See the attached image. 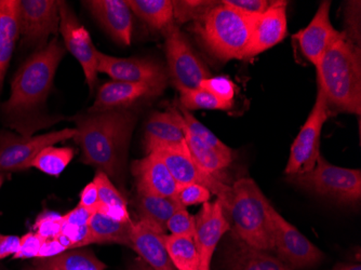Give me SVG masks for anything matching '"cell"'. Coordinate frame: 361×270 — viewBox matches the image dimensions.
I'll list each match as a JSON object with an SVG mask.
<instances>
[{
  "label": "cell",
  "instance_id": "1",
  "mask_svg": "<svg viewBox=\"0 0 361 270\" xmlns=\"http://www.w3.org/2000/svg\"><path fill=\"white\" fill-rule=\"evenodd\" d=\"M65 52L58 39L51 40L22 65L12 80L11 95L0 109L10 127L24 137H32L37 130L54 123L42 113Z\"/></svg>",
  "mask_w": 361,
  "mask_h": 270
},
{
  "label": "cell",
  "instance_id": "2",
  "mask_svg": "<svg viewBox=\"0 0 361 270\" xmlns=\"http://www.w3.org/2000/svg\"><path fill=\"white\" fill-rule=\"evenodd\" d=\"M74 141L82 150L81 161L95 166L109 178L121 180L125 173L128 147L137 116L129 109L76 116Z\"/></svg>",
  "mask_w": 361,
  "mask_h": 270
},
{
  "label": "cell",
  "instance_id": "3",
  "mask_svg": "<svg viewBox=\"0 0 361 270\" xmlns=\"http://www.w3.org/2000/svg\"><path fill=\"white\" fill-rule=\"evenodd\" d=\"M317 68L318 86L329 111L361 113L360 48L344 35L322 56Z\"/></svg>",
  "mask_w": 361,
  "mask_h": 270
},
{
  "label": "cell",
  "instance_id": "4",
  "mask_svg": "<svg viewBox=\"0 0 361 270\" xmlns=\"http://www.w3.org/2000/svg\"><path fill=\"white\" fill-rule=\"evenodd\" d=\"M271 207L252 178L237 180L226 210L232 217L237 238L255 249L274 251Z\"/></svg>",
  "mask_w": 361,
  "mask_h": 270
},
{
  "label": "cell",
  "instance_id": "5",
  "mask_svg": "<svg viewBox=\"0 0 361 270\" xmlns=\"http://www.w3.org/2000/svg\"><path fill=\"white\" fill-rule=\"evenodd\" d=\"M253 18L243 16L219 1L216 7L194 21L192 32L219 60H243L250 44Z\"/></svg>",
  "mask_w": 361,
  "mask_h": 270
},
{
  "label": "cell",
  "instance_id": "6",
  "mask_svg": "<svg viewBox=\"0 0 361 270\" xmlns=\"http://www.w3.org/2000/svg\"><path fill=\"white\" fill-rule=\"evenodd\" d=\"M287 180L303 190L342 204H357L360 201V170L334 166L322 155L312 171L288 176Z\"/></svg>",
  "mask_w": 361,
  "mask_h": 270
},
{
  "label": "cell",
  "instance_id": "7",
  "mask_svg": "<svg viewBox=\"0 0 361 270\" xmlns=\"http://www.w3.org/2000/svg\"><path fill=\"white\" fill-rule=\"evenodd\" d=\"M162 32L165 36L168 70L174 87L180 93L200 88L204 79L210 78V70L198 58L176 22Z\"/></svg>",
  "mask_w": 361,
  "mask_h": 270
},
{
  "label": "cell",
  "instance_id": "8",
  "mask_svg": "<svg viewBox=\"0 0 361 270\" xmlns=\"http://www.w3.org/2000/svg\"><path fill=\"white\" fill-rule=\"evenodd\" d=\"M329 117L330 111L328 109L326 97L322 89L318 86L315 105L301 131L292 143L289 160L285 170L287 176L306 173L315 168L318 157L322 155L320 137L322 128Z\"/></svg>",
  "mask_w": 361,
  "mask_h": 270
},
{
  "label": "cell",
  "instance_id": "9",
  "mask_svg": "<svg viewBox=\"0 0 361 270\" xmlns=\"http://www.w3.org/2000/svg\"><path fill=\"white\" fill-rule=\"evenodd\" d=\"M76 132V128H65L60 131L36 137L0 132V172L20 171L32 168V162L44 148L74 139Z\"/></svg>",
  "mask_w": 361,
  "mask_h": 270
},
{
  "label": "cell",
  "instance_id": "10",
  "mask_svg": "<svg viewBox=\"0 0 361 270\" xmlns=\"http://www.w3.org/2000/svg\"><path fill=\"white\" fill-rule=\"evenodd\" d=\"M273 221L274 251L290 269H305L319 265L324 254L302 235L297 227L290 224L273 206L271 207Z\"/></svg>",
  "mask_w": 361,
  "mask_h": 270
},
{
  "label": "cell",
  "instance_id": "11",
  "mask_svg": "<svg viewBox=\"0 0 361 270\" xmlns=\"http://www.w3.org/2000/svg\"><path fill=\"white\" fill-rule=\"evenodd\" d=\"M20 35L28 47L38 50L48 44V38L60 27L59 1L54 0H20Z\"/></svg>",
  "mask_w": 361,
  "mask_h": 270
},
{
  "label": "cell",
  "instance_id": "12",
  "mask_svg": "<svg viewBox=\"0 0 361 270\" xmlns=\"http://www.w3.org/2000/svg\"><path fill=\"white\" fill-rule=\"evenodd\" d=\"M97 73L109 75L114 81L145 83L164 91L167 86L168 74L155 61L140 58H115L97 50Z\"/></svg>",
  "mask_w": 361,
  "mask_h": 270
},
{
  "label": "cell",
  "instance_id": "13",
  "mask_svg": "<svg viewBox=\"0 0 361 270\" xmlns=\"http://www.w3.org/2000/svg\"><path fill=\"white\" fill-rule=\"evenodd\" d=\"M60 30L65 47L78 61L84 70L87 85L91 92L97 82V49L93 46L90 34L81 25L74 11L65 1H59Z\"/></svg>",
  "mask_w": 361,
  "mask_h": 270
},
{
  "label": "cell",
  "instance_id": "14",
  "mask_svg": "<svg viewBox=\"0 0 361 270\" xmlns=\"http://www.w3.org/2000/svg\"><path fill=\"white\" fill-rule=\"evenodd\" d=\"M167 166L172 178L178 186L186 184H200L208 188L222 202L224 210L228 208L232 186L212 176H207L195 164L188 154L186 145L178 148H167L154 152Z\"/></svg>",
  "mask_w": 361,
  "mask_h": 270
},
{
  "label": "cell",
  "instance_id": "15",
  "mask_svg": "<svg viewBox=\"0 0 361 270\" xmlns=\"http://www.w3.org/2000/svg\"><path fill=\"white\" fill-rule=\"evenodd\" d=\"M231 229L224 207L219 199L202 204L195 216L194 241L200 259V269H209L216 245L226 231Z\"/></svg>",
  "mask_w": 361,
  "mask_h": 270
},
{
  "label": "cell",
  "instance_id": "16",
  "mask_svg": "<svg viewBox=\"0 0 361 270\" xmlns=\"http://www.w3.org/2000/svg\"><path fill=\"white\" fill-rule=\"evenodd\" d=\"M331 4L330 0L322 1L310 23L293 35L304 56L315 66L319 64L332 44L344 35V32L336 30L330 21Z\"/></svg>",
  "mask_w": 361,
  "mask_h": 270
},
{
  "label": "cell",
  "instance_id": "17",
  "mask_svg": "<svg viewBox=\"0 0 361 270\" xmlns=\"http://www.w3.org/2000/svg\"><path fill=\"white\" fill-rule=\"evenodd\" d=\"M287 1H271L264 13L253 18L250 44L245 59L257 56L283 42L287 36Z\"/></svg>",
  "mask_w": 361,
  "mask_h": 270
},
{
  "label": "cell",
  "instance_id": "18",
  "mask_svg": "<svg viewBox=\"0 0 361 270\" xmlns=\"http://www.w3.org/2000/svg\"><path fill=\"white\" fill-rule=\"evenodd\" d=\"M85 4L117 44L123 47L131 44L133 11L125 0H90Z\"/></svg>",
  "mask_w": 361,
  "mask_h": 270
},
{
  "label": "cell",
  "instance_id": "19",
  "mask_svg": "<svg viewBox=\"0 0 361 270\" xmlns=\"http://www.w3.org/2000/svg\"><path fill=\"white\" fill-rule=\"evenodd\" d=\"M184 145L185 132L178 109L171 107L169 111L154 113L145 128V148L147 154Z\"/></svg>",
  "mask_w": 361,
  "mask_h": 270
},
{
  "label": "cell",
  "instance_id": "20",
  "mask_svg": "<svg viewBox=\"0 0 361 270\" xmlns=\"http://www.w3.org/2000/svg\"><path fill=\"white\" fill-rule=\"evenodd\" d=\"M162 91L145 83L123 82L111 81L101 87L97 92L94 104L89 113L127 109L141 99H151L161 94Z\"/></svg>",
  "mask_w": 361,
  "mask_h": 270
},
{
  "label": "cell",
  "instance_id": "21",
  "mask_svg": "<svg viewBox=\"0 0 361 270\" xmlns=\"http://www.w3.org/2000/svg\"><path fill=\"white\" fill-rule=\"evenodd\" d=\"M165 231L139 219L133 223V250L153 270H176L166 247Z\"/></svg>",
  "mask_w": 361,
  "mask_h": 270
},
{
  "label": "cell",
  "instance_id": "22",
  "mask_svg": "<svg viewBox=\"0 0 361 270\" xmlns=\"http://www.w3.org/2000/svg\"><path fill=\"white\" fill-rule=\"evenodd\" d=\"M131 171L137 180L139 194L176 197L178 185L156 154H147L143 159L133 162Z\"/></svg>",
  "mask_w": 361,
  "mask_h": 270
},
{
  "label": "cell",
  "instance_id": "23",
  "mask_svg": "<svg viewBox=\"0 0 361 270\" xmlns=\"http://www.w3.org/2000/svg\"><path fill=\"white\" fill-rule=\"evenodd\" d=\"M19 36V1L0 0V92Z\"/></svg>",
  "mask_w": 361,
  "mask_h": 270
},
{
  "label": "cell",
  "instance_id": "24",
  "mask_svg": "<svg viewBox=\"0 0 361 270\" xmlns=\"http://www.w3.org/2000/svg\"><path fill=\"white\" fill-rule=\"evenodd\" d=\"M227 270H292L269 252L255 249L239 240L226 255Z\"/></svg>",
  "mask_w": 361,
  "mask_h": 270
},
{
  "label": "cell",
  "instance_id": "25",
  "mask_svg": "<svg viewBox=\"0 0 361 270\" xmlns=\"http://www.w3.org/2000/svg\"><path fill=\"white\" fill-rule=\"evenodd\" d=\"M92 243L97 245H125L133 249L131 233H133V221H117L100 212H95L89 222Z\"/></svg>",
  "mask_w": 361,
  "mask_h": 270
},
{
  "label": "cell",
  "instance_id": "26",
  "mask_svg": "<svg viewBox=\"0 0 361 270\" xmlns=\"http://www.w3.org/2000/svg\"><path fill=\"white\" fill-rule=\"evenodd\" d=\"M184 132H185L186 148L196 166L207 176L224 182V172L229 164H232V158L225 157L216 149H213L204 142L195 137L185 129Z\"/></svg>",
  "mask_w": 361,
  "mask_h": 270
},
{
  "label": "cell",
  "instance_id": "27",
  "mask_svg": "<svg viewBox=\"0 0 361 270\" xmlns=\"http://www.w3.org/2000/svg\"><path fill=\"white\" fill-rule=\"evenodd\" d=\"M180 207V204L176 197L137 192V208L140 219L165 233L168 221Z\"/></svg>",
  "mask_w": 361,
  "mask_h": 270
},
{
  "label": "cell",
  "instance_id": "28",
  "mask_svg": "<svg viewBox=\"0 0 361 270\" xmlns=\"http://www.w3.org/2000/svg\"><path fill=\"white\" fill-rule=\"evenodd\" d=\"M106 265L91 251H65L48 259H35L26 270H105Z\"/></svg>",
  "mask_w": 361,
  "mask_h": 270
},
{
  "label": "cell",
  "instance_id": "29",
  "mask_svg": "<svg viewBox=\"0 0 361 270\" xmlns=\"http://www.w3.org/2000/svg\"><path fill=\"white\" fill-rule=\"evenodd\" d=\"M93 183L97 186L99 201H100L97 212L102 213L106 216L117 221H123V222L131 221L128 212L127 201L115 188L111 178L103 172L97 171Z\"/></svg>",
  "mask_w": 361,
  "mask_h": 270
},
{
  "label": "cell",
  "instance_id": "30",
  "mask_svg": "<svg viewBox=\"0 0 361 270\" xmlns=\"http://www.w3.org/2000/svg\"><path fill=\"white\" fill-rule=\"evenodd\" d=\"M130 10L152 28L164 30L174 23L171 0H127Z\"/></svg>",
  "mask_w": 361,
  "mask_h": 270
},
{
  "label": "cell",
  "instance_id": "31",
  "mask_svg": "<svg viewBox=\"0 0 361 270\" xmlns=\"http://www.w3.org/2000/svg\"><path fill=\"white\" fill-rule=\"evenodd\" d=\"M168 254L176 270H200V259L194 238L184 235H166Z\"/></svg>",
  "mask_w": 361,
  "mask_h": 270
},
{
  "label": "cell",
  "instance_id": "32",
  "mask_svg": "<svg viewBox=\"0 0 361 270\" xmlns=\"http://www.w3.org/2000/svg\"><path fill=\"white\" fill-rule=\"evenodd\" d=\"M74 155L75 152L73 148L49 146L44 148L36 156L35 159L32 162V168H38L39 171L48 176H58L70 164Z\"/></svg>",
  "mask_w": 361,
  "mask_h": 270
},
{
  "label": "cell",
  "instance_id": "33",
  "mask_svg": "<svg viewBox=\"0 0 361 270\" xmlns=\"http://www.w3.org/2000/svg\"><path fill=\"white\" fill-rule=\"evenodd\" d=\"M180 116H182V125L186 131L190 132L197 139L204 142L207 145L210 146L213 149H216L219 153L224 155L225 157L232 158L233 152L228 146L225 145L219 137H216L212 131L208 129L206 125H202L200 121H197L196 118L190 113V111L178 106Z\"/></svg>",
  "mask_w": 361,
  "mask_h": 270
},
{
  "label": "cell",
  "instance_id": "34",
  "mask_svg": "<svg viewBox=\"0 0 361 270\" xmlns=\"http://www.w3.org/2000/svg\"><path fill=\"white\" fill-rule=\"evenodd\" d=\"M180 106L188 111H196V109L228 111L233 107L232 105L222 102L208 91L200 88L180 93Z\"/></svg>",
  "mask_w": 361,
  "mask_h": 270
},
{
  "label": "cell",
  "instance_id": "35",
  "mask_svg": "<svg viewBox=\"0 0 361 270\" xmlns=\"http://www.w3.org/2000/svg\"><path fill=\"white\" fill-rule=\"evenodd\" d=\"M219 1H207V0H174L173 18L176 23H186L188 21H196L202 16L210 11L218 5Z\"/></svg>",
  "mask_w": 361,
  "mask_h": 270
},
{
  "label": "cell",
  "instance_id": "36",
  "mask_svg": "<svg viewBox=\"0 0 361 270\" xmlns=\"http://www.w3.org/2000/svg\"><path fill=\"white\" fill-rule=\"evenodd\" d=\"M200 88L208 91L222 102L233 106V101L236 94V86H235L234 81L227 77H210V78L204 79L200 83Z\"/></svg>",
  "mask_w": 361,
  "mask_h": 270
},
{
  "label": "cell",
  "instance_id": "37",
  "mask_svg": "<svg viewBox=\"0 0 361 270\" xmlns=\"http://www.w3.org/2000/svg\"><path fill=\"white\" fill-rule=\"evenodd\" d=\"M63 224H64L63 215L46 211L37 217L34 228H35V233H38L42 239L48 240V239L56 238L62 233Z\"/></svg>",
  "mask_w": 361,
  "mask_h": 270
},
{
  "label": "cell",
  "instance_id": "38",
  "mask_svg": "<svg viewBox=\"0 0 361 270\" xmlns=\"http://www.w3.org/2000/svg\"><path fill=\"white\" fill-rule=\"evenodd\" d=\"M212 192L200 184H186L178 186L176 198L180 206L190 207L196 204H204L209 202Z\"/></svg>",
  "mask_w": 361,
  "mask_h": 270
},
{
  "label": "cell",
  "instance_id": "39",
  "mask_svg": "<svg viewBox=\"0 0 361 270\" xmlns=\"http://www.w3.org/2000/svg\"><path fill=\"white\" fill-rule=\"evenodd\" d=\"M166 228L171 233V235L194 238L195 216L188 213L185 207L180 206L170 217Z\"/></svg>",
  "mask_w": 361,
  "mask_h": 270
},
{
  "label": "cell",
  "instance_id": "40",
  "mask_svg": "<svg viewBox=\"0 0 361 270\" xmlns=\"http://www.w3.org/2000/svg\"><path fill=\"white\" fill-rule=\"evenodd\" d=\"M223 5L247 16H257L269 9L271 1L267 0H223Z\"/></svg>",
  "mask_w": 361,
  "mask_h": 270
},
{
  "label": "cell",
  "instance_id": "41",
  "mask_svg": "<svg viewBox=\"0 0 361 270\" xmlns=\"http://www.w3.org/2000/svg\"><path fill=\"white\" fill-rule=\"evenodd\" d=\"M44 241V239H42L38 233H26L21 237L20 249L13 255L14 259H37L38 253H39Z\"/></svg>",
  "mask_w": 361,
  "mask_h": 270
},
{
  "label": "cell",
  "instance_id": "42",
  "mask_svg": "<svg viewBox=\"0 0 361 270\" xmlns=\"http://www.w3.org/2000/svg\"><path fill=\"white\" fill-rule=\"evenodd\" d=\"M65 237H68L72 243L73 249L92 245L90 229L87 226H72V225L63 224L62 233Z\"/></svg>",
  "mask_w": 361,
  "mask_h": 270
},
{
  "label": "cell",
  "instance_id": "43",
  "mask_svg": "<svg viewBox=\"0 0 361 270\" xmlns=\"http://www.w3.org/2000/svg\"><path fill=\"white\" fill-rule=\"evenodd\" d=\"M94 213L93 211L88 210V209L78 204L76 208L63 215V219H64L65 224L78 227L87 226Z\"/></svg>",
  "mask_w": 361,
  "mask_h": 270
},
{
  "label": "cell",
  "instance_id": "44",
  "mask_svg": "<svg viewBox=\"0 0 361 270\" xmlns=\"http://www.w3.org/2000/svg\"><path fill=\"white\" fill-rule=\"evenodd\" d=\"M99 192H97V186L94 183H89L84 190L80 194V201L79 206L84 207L88 210L97 212V207H99Z\"/></svg>",
  "mask_w": 361,
  "mask_h": 270
},
{
  "label": "cell",
  "instance_id": "45",
  "mask_svg": "<svg viewBox=\"0 0 361 270\" xmlns=\"http://www.w3.org/2000/svg\"><path fill=\"white\" fill-rule=\"evenodd\" d=\"M20 240L18 235H0V259L16 254L20 249Z\"/></svg>",
  "mask_w": 361,
  "mask_h": 270
},
{
  "label": "cell",
  "instance_id": "46",
  "mask_svg": "<svg viewBox=\"0 0 361 270\" xmlns=\"http://www.w3.org/2000/svg\"><path fill=\"white\" fill-rule=\"evenodd\" d=\"M65 251H66L65 247L56 238L48 239L42 243L37 259H48V257H56V255L61 254Z\"/></svg>",
  "mask_w": 361,
  "mask_h": 270
},
{
  "label": "cell",
  "instance_id": "47",
  "mask_svg": "<svg viewBox=\"0 0 361 270\" xmlns=\"http://www.w3.org/2000/svg\"><path fill=\"white\" fill-rule=\"evenodd\" d=\"M332 270H361V265L357 264H338Z\"/></svg>",
  "mask_w": 361,
  "mask_h": 270
},
{
  "label": "cell",
  "instance_id": "48",
  "mask_svg": "<svg viewBox=\"0 0 361 270\" xmlns=\"http://www.w3.org/2000/svg\"><path fill=\"white\" fill-rule=\"evenodd\" d=\"M129 270H153L151 267H149L145 262L142 261V259H139V261H135L133 265L130 266Z\"/></svg>",
  "mask_w": 361,
  "mask_h": 270
},
{
  "label": "cell",
  "instance_id": "49",
  "mask_svg": "<svg viewBox=\"0 0 361 270\" xmlns=\"http://www.w3.org/2000/svg\"><path fill=\"white\" fill-rule=\"evenodd\" d=\"M3 182H4L3 176H1V174H0V188H1V185H3Z\"/></svg>",
  "mask_w": 361,
  "mask_h": 270
},
{
  "label": "cell",
  "instance_id": "50",
  "mask_svg": "<svg viewBox=\"0 0 361 270\" xmlns=\"http://www.w3.org/2000/svg\"><path fill=\"white\" fill-rule=\"evenodd\" d=\"M200 270H210V268H209V269H200Z\"/></svg>",
  "mask_w": 361,
  "mask_h": 270
}]
</instances>
